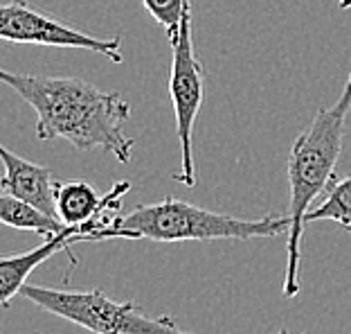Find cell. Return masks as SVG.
Returning <instances> with one entry per match:
<instances>
[{"label": "cell", "mask_w": 351, "mask_h": 334, "mask_svg": "<svg viewBox=\"0 0 351 334\" xmlns=\"http://www.w3.org/2000/svg\"><path fill=\"white\" fill-rule=\"evenodd\" d=\"M171 70H169V98L176 115V133L180 142V170L173 174L182 186H196L194 165V124L201 113L205 95V70L198 61L191 38V0H185L180 16V27L171 38Z\"/></svg>", "instance_id": "obj_5"}, {"label": "cell", "mask_w": 351, "mask_h": 334, "mask_svg": "<svg viewBox=\"0 0 351 334\" xmlns=\"http://www.w3.org/2000/svg\"><path fill=\"white\" fill-rule=\"evenodd\" d=\"M145 5V10L154 16V21L167 32V38L176 36V32L180 27V16L185 0H140Z\"/></svg>", "instance_id": "obj_13"}, {"label": "cell", "mask_w": 351, "mask_h": 334, "mask_svg": "<svg viewBox=\"0 0 351 334\" xmlns=\"http://www.w3.org/2000/svg\"><path fill=\"white\" fill-rule=\"evenodd\" d=\"M351 111V73L345 82L342 95L331 107L317 109L315 118L304 131L295 138L286 172H289V240H286V274L284 298L300 293V262L302 235H304L306 214L317 197H324L336 183V165L342 154L345 124Z\"/></svg>", "instance_id": "obj_2"}, {"label": "cell", "mask_w": 351, "mask_h": 334, "mask_svg": "<svg viewBox=\"0 0 351 334\" xmlns=\"http://www.w3.org/2000/svg\"><path fill=\"white\" fill-rule=\"evenodd\" d=\"M101 197L104 194H99L90 183L82 179L61 181L54 186V201H57L59 219L70 228H75L77 235L93 219V214L97 212Z\"/></svg>", "instance_id": "obj_9"}, {"label": "cell", "mask_w": 351, "mask_h": 334, "mask_svg": "<svg viewBox=\"0 0 351 334\" xmlns=\"http://www.w3.org/2000/svg\"><path fill=\"white\" fill-rule=\"evenodd\" d=\"M131 181H117L106 194L101 197V203L97 212L93 214V219L79 230V235L75 237L77 242H99L106 240V233L117 224V219L122 217V199L131 192Z\"/></svg>", "instance_id": "obj_11"}, {"label": "cell", "mask_w": 351, "mask_h": 334, "mask_svg": "<svg viewBox=\"0 0 351 334\" xmlns=\"http://www.w3.org/2000/svg\"><path fill=\"white\" fill-rule=\"evenodd\" d=\"M0 221L5 226L19 228V230H34V233L43 237H54V235H77L75 228H70L68 224H63L59 217L43 212L41 208L32 205L23 199H16L12 194L0 197Z\"/></svg>", "instance_id": "obj_10"}, {"label": "cell", "mask_w": 351, "mask_h": 334, "mask_svg": "<svg viewBox=\"0 0 351 334\" xmlns=\"http://www.w3.org/2000/svg\"><path fill=\"white\" fill-rule=\"evenodd\" d=\"M75 244V235H54L45 237L43 244L27 253H19V256H3L0 258V303L3 307H10L14 296H21V289L27 285L29 274L36 267H41L45 260L57 256L59 251L73 253L70 246Z\"/></svg>", "instance_id": "obj_8"}, {"label": "cell", "mask_w": 351, "mask_h": 334, "mask_svg": "<svg viewBox=\"0 0 351 334\" xmlns=\"http://www.w3.org/2000/svg\"><path fill=\"white\" fill-rule=\"evenodd\" d=\"M289 214H263L257 219L232 217L191 205L182 199L165 197L162 201L135 205L122 214L106 233V240H151V242H212L252 240L289 233Z\"/></svg>", "instance_id": "obj_3"}, {"label": "cell", "mask_w": 351, "mask_h": 334, "mask_svg": "<svg viewBox=\"0 0 351 334\" xmlns=\"http://www.w3.org/2000/svg\"><path fill=\"white\" fill-rule=\"evenodd\" d=\"M0 79L34 109L38 140L63 138L77 149L110 152L124 165L133 161L135 140L124 133L131 104L119 93L101 91L77 77L0 70Z\"/></svg>", "instance_id": "obj_1"}, {"label": "cell", "mask_w": 351, "mask_h": 334, "mask_svg": "<svg viewBox=\"0 0 351 334\" xmlns=\"http://www.w3.org/2000/svg\"><path fill=\"white\" fill-rule=\"evenodd\" d=\"M0 156L5 163V177H3V192L12 194L16 199H23L43 212L59 217L57 201H54V172L50 167L32 163L27 158L10 152V147L0 145Z\"/></svg>", "instance_id": "obj_7"}, {"label": "cell", "mask_w": 351, "mask_h": 334, "mask_svg": "<svg viewBox=\"0 0 351 334\" xmlns=\"http://www.w3.org/2000/svg\"><path fill=\"white\" fill-rule=\"evenodd\" d=\"M324 219L336 221L351 233V174L345 179H336L329 192L322 197V201L306 214V224Z\"/></svg>", "instance_id": "obj_12"}, {"label": "cell", "mask_w": 351, "mask_h": 334, "mask_svg": "<svg viewBox=\"0 0 351 334\" xmlns=\"http://www.w3.org/2000/svg\"><path fill=\"white\" fill-rule=\"evenodd\" d=\"M0 38L10 43L90 50L99 57L122 63V36H93L66 25L54 16L29 7L25 0H10L0 10Z\"/></svg>", "instance_id": "obj_6"}, {"label": "cell", "mask_w": 351, "mask_h": 334, "mask_svg": "<svg viewBox=\"0 0 351 334\" xmlns=\"http://www.w3.org/2000/svg\"><path fill=\"white\" fill-rule=\"evenodd\" d=\"M340 10H349V7H351V0H340Z\"/></svg>", "instance_id": "obj_14"}, {"label": "cell", "mask_w": 351, "mask_h": 334, "mask_svg": "<svg viewBox=\"0 0 351 334\" xmlns=\"http://www.w3.org/2000/svg\"><path fill=\"white\" fill-rule=\"evenodd\" d=\"M21 296L32 305L45 309L63 321H70L93 334H191L178 328L171 316H147L138 312L133 303H115L101 289L90 291H63L25 285ZM279 334H289L282 330Z\"/></svg>", "instance_id": "obj_4"}]
</instances>
